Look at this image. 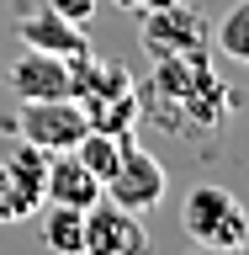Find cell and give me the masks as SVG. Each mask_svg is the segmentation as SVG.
Returning a JSON list of instances; mask_svg holds the SVG:
<instances>
[{"mask_svg": "<svg viewBox=\"0 0 249 255\" xmlns=\"http://www.w3.org/2000/svg\"><path fill=\"white\" fill-rule=\"evenodd\" d=\"M154 101L170 107L175 133L186 128H218L228 112V91H223L218 69L207 64V48L196 53H165L154 59Z\"/></svg>", "mask_w": 249, "mask_h": 255, "instance_id": "6da1fadb", "label": "cell"}, {"mask_svg": "<svg viewBox=\"0 0 249 255\" xmlns=\"http://www.w3.org/2000/svg\"><path fill=\"white\" fill-rule=\"evenodd\" d=\"M180 229L191 234V245H202V250H244L249 239V213L228 186H191L186 202H180Z\"/></svg>", "mask_w": 249, "mask_h": 255, "instance_id": "7a4b0ae2", "label": "cell"}, {"mask_svg": "<svg viewBox=\"0 0 249 255\" xmlns=\"http://www.w3.org/2000/svg\"><path fill=\"white\" fill-rule=\"evenodd\" d=\"M43 175H48L43 149H32L27 138L0 143V223H21L43 207Z\"/></svg>", "mask_w": 249, "mask_h": 255, "instance_id": "3957f363", "label": "cell"}, {"mask_svg": "<svg viewBox=\"0 0 249 255\" xmlns=\"http://www.w3.org/2000/svg\"><path fill=\"white\" fill-rule=\"evenodd\" d=\"M85 107L75 96H43V101H21L16 112V138H27L43 154H64L85 138Z\"/></svg>", "mask_w": 249, "mask_h": 255, "instance_id": "277c9868", "label": "cell"}, {"mask_svg": "<svg viewBox=\"0 0 249 255\" xmlns=\"http://www.w3.org/2000/svg\"><path fill=\"white\" fill-rule=\"evenodd\" d=\"M165 165H159L149 149H138V143L127 138L122 143V159H117V170L101 181V197L117 207H127V213H154L159 202H165Z\"/></svg>", "mask_w": 249, "mask_h": 255, "instance_id": "5b68a950", "label": "cell"}, {"mask_svg": "<svg viewBox=\"0 0 249 255\" xmlns=\"http://www.w3.org/2000/svg\"><path fill=\"white\" fill-rule=\"evenodd\" d=\"M80 255H149V229L143 213H127L117 202H90L85 207V250Z\"/></svg>", "mask_w": 249, "mask_h": 255, "instance_id": "8992f818", "label": "cell"}, {"mask_svg": "<svg viewBox=\"0 0 249 255\" xmlns=\"http://www.w3.org/2000/svg\"><path fill=\"white\" fill-rule=\"evenodd\" d=\"M143 48L165 59V53H196L207 48V21L191 5L170 0V5H154V11H143Z\"/></svg>", "mask_w": 249, "mask_h": 255, "instance_id": "52a82bcc", "label": "cell"}, {"mask_svg": "<svg viewBox=\"0 0 249 255\" xmlns=\"http://www.w3.org/2000/svg\"><path fill=\"white\" fill-rule=\"evenodd\" d=\"M16 37H21V48H43V53H59V59H80V53H90L85 27L69 21V16H59L53 5L27 11L21 21H16Z\"/></svg>", "mask_w": 249, "mask_h": 255, "instance_id": "ba28073f", "label": "cell"}, {"mask_svg": "<svg viewBox=\"0 0 249 255\" xmlns=\"http://www.w3.org/2000/svg\"><path fill=\"white\" fill-rule=\"evenodd\" d=\"M43 202H64V207H90L101 202V175L75 154H48V175H43Z\"/></svg>", "mask_w": 249, "mask_h": 255, "instance_id": "9c48e42d", "label": "cell"}, {"mask_svg": "<svg viewBox=\"0 0 249 255\" xmlns=\"http://www.w3.org/2000/svg\"><path fill=\"white\" fill-rule=\"evenodd\" d=\"M11 91L21 101H43V96H69V59L43 53V48H21L11 64Z\"/></svg>", "mask_w": 249, "mask_h": 255, "instance_id": "30bf717a", "label": "cell"}, {"mask_svg": "<svg viewBox=\"0 0 249 255\" xmlns=\"http://www.w3.org/2000/svg\"><path fill=\"white\" fill-rule=\"evenodd\" d=\"M122 91H133V75H127L122 64H106V59H95V53L69 59V96H75L85 112L111 101V96H122Z\"/></svg>", "mask_w": 249, "mask_h": 255, "instance_id": "8fae6325", "label": "cell"}, {"mask_svg": "<svg viewBox=\"0 0 249 255\" xmlns=\"http://www.w3.org/2000/svg\"><path fill=\"white\" fill-rule=\"evenodd\" d=\"M43 245L53 255H80L85 250V207L43 202Z\"/></svg>", "mask_w": 249, "mask_h": 255, "instance_id": "7c38bea8", "label": "cell"}, {"mask_svg": "<svg viewBox=\"0 0 249 255\" xmlns=\"http://www.w3.org/2000/svg\"><path fill=\"white\" fill-rule=\"evenodd\" d=\"M138 112H143L138 91H122V96H111V101H101V107H90V112H85V123L101 128V133L127 138V133H133V123H138Z\"/></svg>", "mask_w": 249, "mask_h": 255, "instance_id": "4fadbf2b", "label": "cell"}, {"mask_svg": "<svg viewBox=\"0 0 249 255\" xmlns=\"http://www.w3.org/2000/svg\"><path fill=\"white\" fill-rule=\"evenodd\" d=\"M122 143H127V138H117V133H101V128H85V138L75 143V154L85 159V165H90V170L101 175V181H106V175L117 170V159H122Z\"/></svg>", "mask_w": 249, "mask_h": 255, "instance_id": "5bb4252c", "label": "cell"}, {"mask_svg": "<svg viewBox=\"0 0 249 255\" xmlns=\"http://www.w3.org/2000/svg\"><path fill=\"white\" fill-rule=\"evenodd\" d=\"M218 48L228 53V59L249 64V0H239L234 11L218 21Z\"/></svg>", "mask_w": 249, "mask_h": 255, "instance_id": "9a60e30c", "label": "cell"}, {"mask_svg": "<svg viewBox=\"0 0 249 255\" xmlns=\"http://www.w3.org/2000/svg\"><path fill=\"white\" fill-rule=\"evenodd\" d=\"M48 5H53L59 16H69V21H80V27L95 16V0H48Z\"/></svg>", "mask_w": 249, "mask_h": 255, "instance_id": "2e32d148", "label": "cell"}, {"mask_svg": "<svg viewBox=\"0 0 249 255\" xmlns=\"http://www.w3.org/2000/svg\"><path fill=\"white\" fill-rule=\"evenodd\" d=\"M117 5H122V11H138V16H143V11H154V5H170V0H117Z\"/></svg>", "mask_w": 249, "mask_h": 255, "instance_id": "e0dca14e", "label": "cell"}, {"mask_svg": "<svg viewBox=\"0 0 249 255\" xmlns=\"http://www.w3.org/2000/svg\"><path fill=\"white\" fill-rule=\"evenodd\" d=\"M191 255H223V250H202V245H196V250H191Z\"/></svg>", "mask_w": 249, "mask_h": 255, "instance_id": "ac0fdd59", "label": "cell"}]
</instances>
